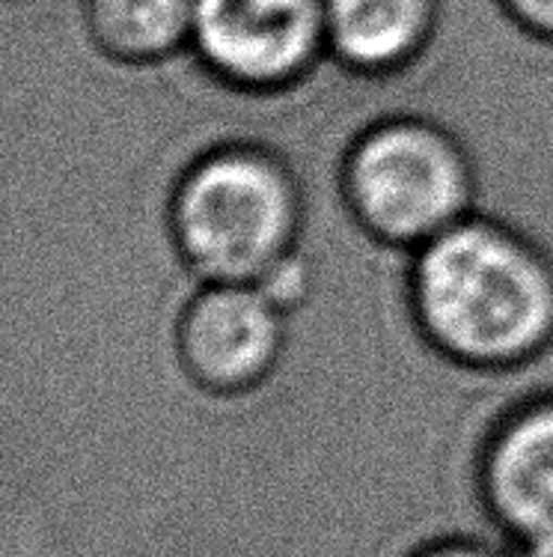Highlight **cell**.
Returning <instances> with one entry per match:
<instances>
[{"mask_svg":"<svg viewBox=\"0 0 553 557\" xmlns=\"http://www.w3.org/2000/svg\"><path fill=\"white\" fill-rule=\"evenodd\" d=\"M482 531L515 557H553V391L512 403L474 442Z\"/></svg>","mask_w":553,"mask_h":557,"instance_id":"4","label":"cell"},{"mask_svg":"<svg viewBox=\"0 0 553 557\" xmlns=\"http://www.w3.org/2000/svg\"><path fill=\"white\" fill-rule=\"evenodd\" d=\"M498 3L527 34L553 42V0H498Z\"/></svg>","mask_w":553,"mask_h":557,"instance_id":"10","label":"cell"},{"mask_svg":"<svg viewBox=\"0 0 553 557\" xmlns=\"http://www.w3.org/2000/svg\"><path fill=\"white\" fill-rule=\"evenodd\" d=\"M405 557H515L500 540L482 531H450L438 528L435 534L423 536L419 543L407 548Z\"/></svg>","mask_w":553,"mask_h":557,"instance_id":"9","label":"cell"},{"mask_svg":"<svg viewBox=\"0 0 553 557\" xmlns=\"http://www.w3.org/2000/svg\"><path fill=\"white\" fill-rule=\"evenodd\" d=\"M197 0H84V30L102 58L152 66L191 48Z\"/></svg>","mask_w":553,"mask_h":557,"instance_id":"8","label":"cell"},{"mask_svg":"<svg viewBox=\"0 0 553 557\" xmlns=\"http://www.w3.org/2000/svg\"><path fill=\"white\" fill-rule=\"evenodd\" d=\"M474 194L464 147L423 116H390L363 128L342 161V197L351 215L393 248H423L474 215Z\"/></svg>","mask_w":553,"mask_h":557,"instance_id":"3","label":"cell"},{"mask_svg":"<svg viewBox=\"0 0 553 557\" xmlns=\"http://www.w3.org/2000/svg\"><path fill=\"white\" fill-rule=\"evenodd\" d=\"M301 188L286 161L248 144L193 161L173 188L169 236L203 284H260L298 253Z\"/></svg>","mask_w":553,"mask_h":557,"instance_id":"2","label":"cell"},{"mask_svg":"<svg viewBox=\"0 0 553 557\" xmlns=\"http://www.w3.org/2000/svg\"><path fill=\"white\" fill-rule=\"evenodd\" d=\"M188 385L215 399L256 394L286 349V310L260 284L212 281L193 293L173 331Z\"/></svg>","mask_w":553,"mask_h":557,"instance_id":"5","label":"cell"},{"mask_svg":"<svg viewBox=\"0 0 553 557\" xmlns=\"http://www.w3.org/2000/svg\"><path fill=\"white\" fill-rule=\"evenodd\" d=\"M411 313L462 370L506 373L553 343V265L518 230L467 215L414 250Z\"/></svg>","mask_w":553,"mask_h":557,"instance_id":"1","label":"cell"},{"mask_svg":"<svg viewBox=\"0 0 553 557\" xmlns=\"http://www.w3.org/2000/svg\"><path fill=\"white\" fill-rule=\"evenodd\" d=\"M191 48L229 87L286 90L328 54L325 0H197Z\"/></svg>","mask_w":553,"mask_h":557,"instance_id":"6","label":"cell"},{"mask_svg":"<svg viewBox=\"0 0 553 557\" xmlns=\"http://www.w3.org/2000/svg\"><path fill=\"white\" fill-rule=\"evenodd\" d=\"M438 0H325L328 54L363 75L405 69L429 48Z\"/></svg>","mask_w":553,"mask_h":557,"instance_id":"7","label":"cell"}]
</instances>
